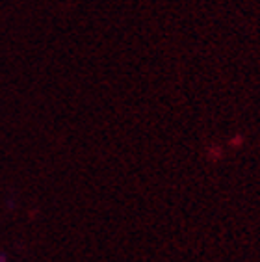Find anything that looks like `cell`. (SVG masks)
<instances>
[{
	"label": "cell",
	"mask_w": 260,
	"mask_h": 262,
	"mask_svg": "<svg viewBox=\"0 0 260 262\" xmlns=\"http://www.w3.org/2000/svg\"><path fill=\"white\" fill-rule=\"evenodd\" d=\"M0 262H6V257H4V255H0Z\"/></svg>",
	"instance_id": "cell-1"
}]
</instances>
